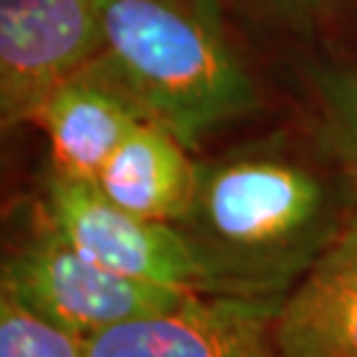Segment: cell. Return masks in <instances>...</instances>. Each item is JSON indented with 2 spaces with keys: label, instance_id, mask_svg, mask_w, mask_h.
Returning a JSON list of instances; mask_svg holds the SVG:
<instances>
[{
  "label": "cell",
  "instance_id": "cell-1",
  "mask_svg": "<svg viewBox=\"0 0 357 357\" xmlns=\"http://www.w3.org/2000/svg\"><path fill=\"white\" fill-rule=\"evenodd\" d=\"M357 195L278 144H253L197 162L190 204L174 227L209 295L278 302L355 218Z\"/></svg>",
  "mask_w": 357,
  "mask_h": 357
},
{
  "label": "cell",
  "instance_id": "cell-2",
  "mask_svg": "<svg viewBox=\"0 0 357 357\" xmlns=\"http://www.w3.org/2000/svg\"><path fill=\"white\" fill-rule=\"evenodd\" d=\"M185 149L258 109L218 0H102L100 49L84 73Z\"/></svg>",
  "mask_w": 357,
  "mask_h": 357
},
{
  "label": "cell",
  "instance_id": "cell-3",
  "mask_svg": "<svg viewBox=\"0 0 357 357\" xmlns=\"http://www.w3.org/2000/svg\"><path fill=\"white\" fill-rule=\"evenodd\" d=\"M0 290L84 341L144 313L176 306L197 290L135 281L86 260L38 209L31 232L7 251Z\"/></svg>",
  "mask_w": 357,
  "mask_h": 357
},
{
  "label": "cell",
  "instance_id": "cell-4",
  "mask_svg": "<svg viewBox=\"0 0 357 357\" xmlns=\"http://www.w3.org/2000/svg\"><path fill=\"white\" fill-rule=\"evenodd\" d=\"M102 0H0V119L33 121L40 105L82 77L100 49Z\"/></svg>",
  "mask_w": 357,
  "mask_h": 357
},
{
  "label": "cell",
  "instance_id": "cell-5",
  "mask_svg": "<svg viewBox=\"0 0 357 357\" xmlns=\"http://www.w3.org/2000/svg\"><path fill=\"white\" fill-rule=\"evenodd\" d=\"M40 206L56 230L102 269L135 281L197 290L195 262L176 227L123 209L96 181L52 169Z\"/></svg>",
  "mask_w": 357,
  "mask_h": 357
},
{
  "label": "cell",
  "instance_id": "cell-6",
  "mask_svg": "<svg viewBox=\"0 0 357 357\" xmlns=\"http://www.w3.org/2000/svg\"><path fill=\"white\" fill-rule=\"evenodd\" d=\"M278 302L192 292L86 341L89 357H281L274 341Z\"/></svg>",
  "mask_w": 357,
  "mask_h": 357
},
{
  "label": "cell",
  "instance_id": "cell-7",
  "mask_svg": "<svg viewBox=\"0 0 357 357\" xmlns=\"http://www.w3.org/2000/svg\"><path fill=\"white\" fill-rule=\"evenodd\" d=\"M281 357H357V213L281 302Z\"/></svg>",
  "mask_w": 357,
  "mask_h": 357
},
{
  "label": "cell",
  "instance_id": "cell-8",
  "mask_svg": "<svg viewBox=\"0 0 357 357\" xmlns=\"http://www.w3.org/2000/svg\"><path fill=\"white\" fill-rule=\"evenodd\" d=\"M142 121L137 109L119 93L82 75L56 89L31 123L47 135L52 169L96 181L109 155Z\"/></svg>",
  "mask_w": 357,
  "mask_h": 357
},
{
  "label": "cell",
  "instance_id": "cell-9",
  "mask_svg": "<svg viewBox=\"0 0 357 357\" xmlns=\"http://www.w3.org/2000/svg\"><path fill=\"white\" fill-rule=\"evenodd\" d=\"M188 151L165 128L142 121L109 155L96 185L123 209L174 225L195 190L197 162Z\"/></svg>",
  "mask_w": 357,
  "mask_h": 357
},
{
  "label": "cell",
  "instance_id": "cell-10",
  "mask_svg": "<svg viewBox=\"0 0 357 357\" xmlns=\"http://www.w3.org/2000/svg\"><path fill=\"white\" fill-rule=\"evenodd\" d=\"M313 98L320 146L357 190V66L318 70L313 75Z\"/></svg>",
  "mask_w": 357,
  "mask_h": 357
},
{
  "label": "cell",
  "instance_id": "cell-11",
  "mask_svg": "<svg viewBox=\"0 0 357 357\" xmlns=\"http://www.w3.org/2000/svg\"><path fill=\"white\" fill-rule=\"evenodd\" d=\"M0 357H89L86 341L0 290Z\"/></svg>",
  "mask_w": 357,
  "mask_h": 357
},
{
  "label": "cell",
  "instance_id": "cell-12",
  "mask_svg": "<svg viewBox=\"0 0 357 357\" xmlns=\"http://www.w3.org/2000/svg\"><path fill=\"white\" fill-rule=\"evenodd\" d=\"M262 3L285 19L306 24V21L316 19L318 14L323 12L327 0H262Z\"/></svg>",
  "mask_w": 357,
  "mask_h": 357
}]
</instances>
